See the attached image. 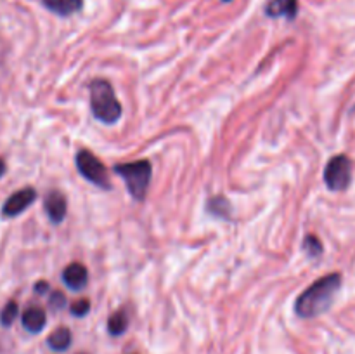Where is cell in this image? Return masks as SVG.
I'll use <instances>...</instances> for the list:
<instances>
[{
  "instance_id": "obj_10",
  "label": "cell",
  "mask_w": 355,
  "mask_h": 354,
  "mask_svg": "<svg viewBox=\"0 0 355 354\" xmlns=\"http://www.w3.org/2000/svg\"><path fill=\"white\" fill-rule=\"evenodd\" d=\"M45 7L51 12L58 14V16H71V14L78 12L83 7V0H42Z\"/></svg>"
},
{
  "instance_id": "obj_4",
  "label": "cell",
  "mask_w": 355,
  "mask_h": 354,
  "mask_svg": "<svg viewBox=\"0 0 355 354\" xmlns=\"http://www.w3.org/2000/svg\"><path fill=\"white\" fill-rule=\"evenodd\" d=\"M76 169H78V172L87 180H90L96 186L103 187V189H110L111 187L110 177H107V170L104 167V163L96 155L87 151V149H82V151L76 153Z\"/></svg>"
},
{
  "instance_id": "obj_21",
  "label": "cell",
  "mask_w": 355,
  "mask_h": 354,
  "mask_svg": "<svg viewBox=\"0 0 355 354\" xmlns=\"http://www.w3.org/2000/svg\"><path fill=\"white\" fill-rule=\"evenodd\" d=\"M224 2H227V0H224Z\"/></svg>"
},
{
  "instance_id": "obj_9",
  "label": "cell",
  "mask_w": 355,
  "mask_h": 354,
  "mask_svg": "<svg viewBox=\"0 0 355 354\" xmlns=\"http://www.w3.org/2000/svg\"><path fill=\"white\" fill-rule=\"evenodd\" d=\"M266 14L269 17H288L295 19L298 14V0H269L266 6Z\"/></svg>"
},
{
  "instance_id": "obj_2",
  "label": "cell",
  "mask_w": 355,
  "mask_h": 354,
  "mask_svg": "<svg viewBox=\"0 0 355 354\" xmlns=\"http://www.w3.org/2000/svg\"><path fill=\"white\" fill-rule=\"evenodd\" d=\"M90 108L94 117L103 124H114L121 117V104L114 96L113 85L107 80H94L90 83Z\"/></svg>"
},
{
  "instance_id": "obj_17",
  "label": "cell",
  "mask_w": 355,
  "mask_h": 354,
  "mask_svg": "<svg viewBox=\"0 0 355 354\" xmlns=\"http://www.w3.org/2000/svg\"><path fill=\"white\" fill-rule=\"evenodd\" d=\"M69 311H71L73 316H85L87 312L90 311V302L87 298H80V301H75L71 305H69Z\"/></svg>"
},
{
  "instance_id": "obj_15",
  "label": "cell",
  "mask_w": 355,
  "mask_h": 354,
  "mask_svg": "<svg viewBox=\"0 0 355 354\" xmlns=\"http://www.w3.org/2000/svg\"><path fill=\"white\" fill-rule=\"evenodd\" d=\"M17 312H19V307H17L16 302H7L6 307L0 312V323H2L3 326H10L14 323V319L17 318Z\"/></svg>"
},
{
  "instance_id": "obj_7",
  "label": "cell",
  "mask_w": 355,
  "mask_h": 354,
  "mask_svg": "<svg viewBox=\"0 0 355 354\" xmlns=\"http://www.w3.org/2000/svg\"><path fill=\"white\" fill-rule=\"evenodd\" d=\"M45 212H47L49 219H51L54 224H59L64 219L66 212H68V201H66V196L59 191H51V193L45 196L44 201Z\"/></svg>"
},
{
  "instance_id": "obj_11",
  "label": "cell",
  "mask_w": 355,
  "mask_h": 354,
  "mask_svg": "<svg viewBox=\"0 0 355 354\" xmlns=\"http://www.w3.org/2000/svg\"><path fill=\"white\" fill-rule=\"evenodd\" d=\"M21 321H23V326L30 333H40L44 330L45 323H47V316H45L44 309L30 307L24 311Z\"/></svg>"
},
{
  "instance_id": "obj_20",
  "label": "cell",
  "mask_w": 355,
  "mask_h": 354,
  "mask_svg": "<svg viewBox=\"0 0 355 354\" xmlns=\"http://www.w3.org/2000/svg\"><path fill=\"white\" fill-rule=\"evenodd\" d=\"M3 174H6V163H3V160L0 158V177H2Z\"/></svg>"
},
{
  "instance_id": "obj_3",
  "label": "cell",
  "mask_w": 355,
  "mask_h": 354,
  "mask_svg": "<svg viewBox=\"0 0 355 354\" xmlns=\"http://www.w3.org/2000/svg\"><path fill=\"white\" fill-rule=\"evenodd\" d=\"M151 163L148 160H139V162L114 167V172L123 177L128 191L135 200H144L149 180H151Z\"/></svg>"
},
{
  "instance_id": "obj_19",
  "label": "cell",
  "mask_w": 355,
  "mask_h": 354,
  "mask_svg": "<svg viewBox=\"0 0 355 354\" xmlns=\"http://www.w3.org/2000/svg\"><path fill=\"white\" fill-rule=\"evenodd\" d=\"M47 288H49V285L45 283V281H40V283L35 285V290H37L38 294H45V292H47Z\"/></svg>"
},
{
  "instance_id": "obj_6",
  "label": "cell",
  "mask_w": 355,
  "mask_h": 354,
  "mask_svg": "<svg viewBox=\"0 0 355 354\" xmlns=\"http://www.w3.org/2000/svg\"><path fill=\"white\" fill-rule=\"evenodd\" d=\"M35 200H37V191L33 187H23L7 198L2 207V215L3 217H16V215L23 214Z\"/></svg>"
},
{
  "instance_id": "obj_12",
  "label": "cell",
  "mask_w": 355,
  "mask_h": 354,
  "mask_svg": "<svg viewBox=\"0 0 355 354\" xmlns=\"http://www.w3.org/2000/svg\"><path fill=\"white\" fill-rule=\"evenodd\" d=\"M47 342L52 349L61 353V351H66L71 346V332H69L68 328H64V326H59L58 330H54V332L49 335Z\"/></svg>"
},
{
  "instance_id": "obj_13",
  "label": "cell",
  "mask_w": 355,
  "mask_h": 354,
  "mask_svg": "<svg viewBox=\"0 0 355 354\" xmlns=\"http://www.w3.org/2000/svg\"><path fill=\"white\" fill-rule=\"evenodd\" d=\"M208 212L215 217L229 219L231 217V203L224 196H214L208 200Z\"/></svg>"
},
{
  "instance_id": "obj_16",
  "label": "cell",
  "mask_w": 355,
  "mask_h": 354,
  "mask_svg": "<svg viewBox=\"0 0 355 354\" xmlns=\"http://www.w3.org/2000/svg\"><path fill=\"white\" fill-rule=\"evenodd\" d=\"M304 248L311 257H319L322 253V243L319 242L318 236L309 235L304 242Z\"/></svg>"
},
{
  "instance_id": "obj_14",
  "label": "cell",
  "mask_w": 355,
  "mask_h": 354,
  "mask_svg": "<svg viewBox=\"0 0 355 354\" xmlns=\"http://www.w3.org/2000/svg\"><path fill=\"white\" fill-rule=\"evenodd\" d=\"M127 326H128V318L127 314L121 311L114 312V314L107 319V332H110L113 337H118L121 335V333H125Z\"/></svg>"
},
{
  "instance_id": "obj_8",
  "label": "cell",
  "mask_w": 355,
  "mask_h": 354,
  "mask_svg": "<svg viewBox=\"0 0 355 354\" xmlns=\"http://www.w3.org/2000/svg\"><path fill=\"white\" fill-rule=\"evenodd\" d=\"M62 281L66 283V287L71 288V290H82L83 287L89 281V273H87V267L83 264L73 262L62 273Z\"/></svg>"
},
{
  "instance_id": "obj_5",
  "label": "cell",
  "mask_w": 355,
  "mask_h": 354,
  "mask_svg": "<svg viewBox=\"0 0 355 354\" xmlns=\"http://www.w3.org/2000/svg\"><path fill=\"white\" fill-rule=\"evenodd\" d=\"M352 180V162L345 155L333 156L324 169V183L331 191H345Z\"/></svg>"
},
{
  "instance_id": "obj_1",
  "label": "cell",
  "mask_w": 355,
  "mask_h": 354,
  "mask_svg": "<svg viewBox=\"0 0 355 354\" xmlns=\"http://www.w3.org/2000/svg\"><path fill=\"white\" fill-rule=\"evenodd\" d=\"M342 287L340 273H331L321 280L314 281L295 302V312L300 318H315L328 311L333 304V298Z\"/></svg>"
},
{
  "instance_id": "obj_18",
  "label": "cell",
  "mask_w": 355,
  "mask_h": 354,
  "mask_svg": "<svg viewBox=\"0 0 355 354\" xmlns=\"http://www.w3.org/2000/svg\"><path fill=\"white\" fill-rule=\"evenodd\" d=\"M49 304L54 311H59V309L66 307V295L62 292H52L51 298H49Z\"/></svg>"
}]
</instances>
